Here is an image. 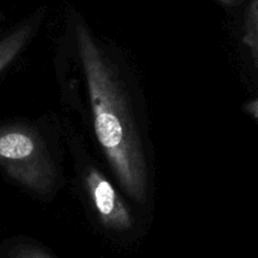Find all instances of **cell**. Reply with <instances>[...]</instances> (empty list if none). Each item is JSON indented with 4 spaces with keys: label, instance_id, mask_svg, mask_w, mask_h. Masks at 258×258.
Returning a JSON list of instances; mask_svg holds the SVG:
<instances>
[{
    "label": "cell",
    "instance_id": "3",
    "mask_svg": "<svg viewBox=\"0 0 258 258\" xmlns=\"http://www.w3.org/2000/svg\"><path fill=\"white\" fill-rule=\"evenodd\" d=\"M86 185L101 222L107 228L125 231L133 227V217L112 184L97 169L88 168L86 171Z\"/></svg>",
    "mask_w": 258,
    "mask_h": 258
},
{
    "label": "cell",
    "instance_id": "6",
    "mask_svg": "<svg viewBox=\"0 0 258 258\" xmlns=\"http://www.w3.org/2000/svg\"><path fill=\"white\" fill-rule=\"evenodd\" d=\"M9 258H52L48 256L42 249L35 248L33 246H27V244H20L15 246L10 249Z\"/></svg>",
    "mask_w": 258,
    "mask_h": 258
},
{
    "label": "cell",
    "instance_id": "4",
    "mask_svg": "<svg viewBox=\"0 0 258 258\" xmlns=\"http://www.w3.org/2000/svg\"><path fill=\"white\" fill-rule=\"evenodd\" d=\"M34 30V23L27 22L0 39V73L14 60L20 50L29 42Z\"/></svg>",
    "mask_w": 258,
    "mask_h": 258
},
{
    "label": "cell",
    "instance_id": "5",
    "mask_svg": "<svg viewBox=\"0 0 258 258\" xmlns=\"http://www.w3.org/2000/svg\"><path fill=\"white\" fill-rule=\"evenodd\" d=\"M243 44L248 48L253 63L258 67V0H252L249 4L244 23Z\"/></svg>",
    "mask_w": 258,
    "mask_h": 258
},
{
    "label": "cell",
    "instance_id": "2",
    "mask_svg": "<svg viewBox=\"0 0 258 258\" xmlns=\"http://www.w3.org/2000/svg\"><path fill=\"white\" fill-rule=\"evenodd\" d=\"M0 168L38 193H47L54 184V166L42 138L24 125L0 126Z\"/></svg>",
    "mask_w": 258,
    "mask_h": 258
},
{
    "label": "cell",
    "instance_id": "8",
    "mask_svg": "<svg viewBox=\"0 0 258 258\" xmlns=\"http://www.w3.org/2000/svg\"><path fill=\"white\" fill-rule=\"evenodd\" d=\"M218 2L223 3L224 5H236L238 0H218Z\"/></svg>",
    "mask_w": 258,
    "mask_h": 258
},
{
    "label": "cell",
    "instance_id": "1",
    "mask_svg": "<svg viewBox=\"0 0 258 258\" xmlns=\"http://www.w3.org/2000/svg\"><path fill=\"white\" fill-rule=\"evenodd\" d=\"M76 37L90 93L96 138L126 191L136 202H144L148 186L145 158L125 93L83 23L76 24Z\"/></svg>",
    "mask_w": 258,
    "mask_h": 258
},
{
    "label": "cell",
    "instance_id": "7",
    "mask_svg": "<svg viewBox=\"0 0 258 258\" xmlns=\"http://www.w3.org/2000/svg\"><path fill=\"white\" fill-rule=\"evenodd\" d=\"M246 110L247 112L251 113L254 118L258 121V100H253L246 106Z\"/></svg>",
    "mask_w": 258,
    "mask_h": 258
}]
</instances>
